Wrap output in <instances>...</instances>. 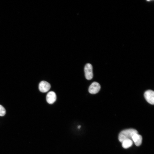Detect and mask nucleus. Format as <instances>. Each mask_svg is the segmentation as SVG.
Wrapping results in <instances>:
<instances>
[{"mask_svg": "<svg viewBox=\"0 0 154 154\" xmlns=\"http://www.w3.org/2000/svg\"><path fill=\"white\" fill-rule=\"evenodd\" d=\"M137 133H138L136 129H133L123 130L120 132L119 135V140L120 142L122 143L125 140L129 139L131 140L133 135Z\"/></svg>", "mask_w": 154, "mask_h": 154, "instance_id": "1", "label": "nucleus"}, {"mask_svg": "<svg viewBox=\"0 0 154 154\" xmlns=\"http://www.w3.org/2000/svg\"><path fill=\"white\" fill-rule=\"evenodd\" d=\"M6 114V110L5 108L1 105H0V116H4Z\"/></svg>", "mask_w": 154, "mask_h": 154, "instance_id": "9", "label": "nucleus"}, {"mask_svg": "<svg viewBox=\"0 0 154 154\" xmlns=\"http://www.w3.org/2000/svg\"><path fill=\"white\" fill-rule=\"evenodd\" d=\"M51 87L50 84L48 82L42 81L40 82L38 85V88L41 92H46L49 90Z\"/></svg>", "mask_w": 154, "mask_h": 154, "instance_id": "5", "label": "nucleus"}, {"mask_svg": "<svg viewBox=\"0 0 154 154\" xmlns=\"http://www.w3.org/2000/svg\"><path fill=\"white\" fill-rule=\"evenodd\" d=\"M144 96L147 101L150 104H154V92L151 90H148L145 92Z\"/></svg>", "mask_w": 154, "mask_h": 154, "instance_id": "3", "label": "nucleus"}, {"mask_svg": "<svg viewBox=\"0 0 154 154\" xmlns=\"http://www.w3.org/2000/svg\"><path fill=\"white\" fill-rule=\"evenodd\" d=\"M56 95L53 91H50L47 94L46 96V100L49 104H53L56 100Z\"/></svg>", "mask_w": 154, "mask_h": 154, "instance_id": "6", "label": "nucleus"}, {"mask_svg": "<svg viewBox=\"0 0 154 154\" xmlns=\"http://www.w3.org/2000/svg\"><path fill=\"white\" fill-rule=\"evenodd\" d=\"M122 143V147L124 148L127 149L132 146L133 142L131 139H127L123 141Z\"/></svg>", "mask_w": 154, "mask_h": 154, "instance_id": "8", "label": "nucleus"}, {"mask_svg": "<svg viewBox=\"0 0 154 154\" xmlns=\"http://www.w3.org/2000/svg\"><path fill=\"white\" fill-rule=\"evenodd\" d=\"M142 137L138 133L134 134L132 136L131 140L137 146L141 145L142 142Z\"/></svg>", "mask_w": 154, "mask_h": 154, "instance_id": "7", "label": "nucleus"}, {"mask_svg": "<svg viewBox=\"0 0 154 154\" xmlns=\"http://www.w3.org/2000/svg\"><path fill=\"white\" fill-rule=\"evenodd\" d=\"M84 71L86 78L88 80L92 79L93 77V68L90 63H87L84 68Z\"/></svg>", "mask_w": 154, "mask_h": 154, "instance_id": "2", "label": "nucleus"}, {"mask_svg": "<svg viewBox=\"0 0 154 154\" xmlns=\"http://www.w3.org/2000/svg\"><path fill=\"white\" fill-rule=\"evenodd\" d=\"M100 86L97 82H93L89 86L88 91L91 94H94L98 93L100 89Z\"/></svg>", "mask_w": 154, "mask_h": 154, "instance_id": "4", "label": "nucleus"}]
</instances>
